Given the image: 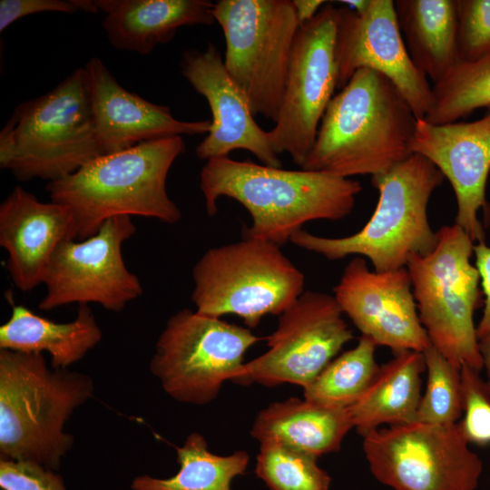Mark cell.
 Listing matches in <instances>:
<instances>
[{
    "label": "cell",
    "instance_id": "1",
    "mask_svg": "<svg viewBox=\"0 0 490 490\" xmlns=\"http://www.w3.org/2000/svg\"><path fill=\"white\" fill-rule=\"evenodd\" d=\"M200 188L209 216L216 215L220 197L233 199L251 218V225L242 229V238L279 247L307 222L348 216L362 191L360 182L351 178L284 170L230 157L206 162L200 173Z\"/></svg>",
    "mask_w": 490,
    "mask_h": 490
},
{
    "label": "cell",
    "instance_id": "2",
    "mask_svg": "<svg viewBox=\"0 0 490 490\" xmlns=\"http://www.w3.org/2000/svg\"><path fill=\"white\" fill-rule=\"evenodd\" d=\"M416 121L387 77L359 69L329 102L301 169L343 178L385 173L412 154Z\"/></svg>",
    "mask_w": 490,
    "mask_h": 490
},
{
    "label": "cell",
    "instance_id": "3",
    "mask_svg": "<svg viewBox=\"0 0 490 490\" xmlns=\"http://www.w3.org/2000/svg\"><path fill=\"white\" fill-rule=\"evenodd\" d=\"M186 150L182 136L141 142L101 155L75 172L48 182L51 201L72 211L77 239L94 235L116 216L157 219L168 224L181 219L166 190L168 172Z\"/></svg>",
    "mask_w": 490,
    "mask_h": 490
},
{
    "label": "cell",
    "instance_id": "4",
    "mask_svg": "<svg viewBox=\"0 0 490 490\" xmlns=\"http://www.w3.org/2000/svg\"><path fill=\"white\" fill-rule=\"evenodd\" d=\"M93 392L90 376L49 369L42 353L0 349V458L58 469L74 444L64 424Z\"/></svg>",
    "mask_w": 490,
    "mask_h": 490
},
{
    "label": "cell",
    "instance_id": "5",
    "mask_svg": "<svg viewBox=\"0 0 490 490\" xmlns=\"http://www.w3.org/2000/svg\"><path fill=\"white\" fill-rule=\"evenodd\" d=\"M444 179L429 160L412 153L388 172L371 177L378 201L360 230L328 238L301 229L289 241L329 260L349 255L366 257L376 271L406 268L414 256L426 255L436 246L437 234L429 224L427 207Z\"/></svg>",
    "mask_w": 490,
    "mask_h": 490
},
{
    "label": "cell",
    "instance_id": "6",
    "mask_svg": "<svg viewBox=\"0 0 490 490\" xmlns=\"http://www.w3.org/2000/svg\"><path fill=\"white\" fill-rule=\"evenodd\" d=\"M101 155L83 67L17 105L0 132V166L20 181H54Z\"/></svg>",
    "mask_w": 490,
    "mask_h": 490
},
{
    "label": "cell",
    "instance_id": "7",
    "mask_svg": "<svg viewBox=\"0 0 490 490\" xmlns=\"http://www.w3.org/2000/svg\"><path fill=\"white\" fill-rule=\"evenodd\" d=\"M428 254L414 256L407 269L419 318L431 345L451 364L481 371L475 309L484 304L478 270L470 261L475 242L458 225L437 231Z\"/></svg>",
    "mask_w": 490,
    "mask_h": 490
},
{
    "label": "cell",
    "instance_id": "8",
    "mask_svg": "<svg viewBox=\"0 0 490 490\" xmlns=\"http://www.w3.org/2000/svg\"><path fill=\"white\" fill-rule=\"evenodd\" d=\"M191 300L201 315L240 317L249 328L279 316L304 292V274L272 242L242 238L212 248L192 270Z\"/></svg>",
    "mask_w": 490,
    "mask_h": 490
},
{
    "label": "cell",
    "instance_id": "9",
    "mask_svg": "<svg viewBox=\"0 0 490 490\" xmlns=\"http://www.w3.org/2000/svg\"><path fill=\"white\" fill-rule=\"evenodd\" d=\"M213 17L225 37L224 65L253 115L276 122L299 26L291 0H219Z\"/></svg>",
    "mask_w": 490,
    "mask_h": 490
},
{
    "label": "cell",
    "instance_id": "10",
    "mask_svg": "<svg viewBox=\"0 0 490 490\" xmlns=\"http://www.w3.org/2000/svg\"><path fill=\"white\" fill-rule=\"evenodd\" d=\"M261 339L249 328L183 309L168 319L150 370L173 399L206 405L225 382L243 383L244 356Z\"/></svg>",
    "mask_w": 490,
    "mask_h": 490
},
{
    "label": "cell",
    "instance_id": "11",
    "mask_svg": "<svg viewBox=\"0 0 490 490\" xmlns=\"http://www.w3.org/2000/svg\"><path fill=\"white\" fill-rule=\"evenodd\" d=\"M363 437L370 472L394 490H475L483 472L458 423L421 422L374 429Z\"/></svg>",
    "mask_w": 490,
    "mask_h": 490
},
{
    "label": "cell",
    "instance_id": "12",
    "mask_svg": "<svg viewBox=\"0 0 490 490\" xmlns=\"http://www.w3.org/2000/svg\"><path fill=\"white\" fill-rule=\"evenodd\" d=\"M336 8L327 2L315 17L299 24L279 113L274 127L268 131L275 152L289 153L300 167L337 90Z\"/></svg>",
    "mask_w": 490,
    "mask_h": 490
},
{
    "label": "cell",
    "instance_id": "13",
    "mask_svg": "<svg viewBox=\"0 0 490 490\" xmlns=\"http://www.w3.org/2000/svg\"><path fill=\"white\" fill-rule=\"evenodd\" d=\"M135 230L130 216H116L83 241L62 242L47 267L44 279L46 292L39 309L97 303L107 310L120 312L140 297L142 286L126 268L122 253L123 242Z\"/></svg>",
    "mask_w": 490,
    "mask_h": 490
},
{
    "label": "cell",
    "instance_id": "14",
    "mask_svg": "<svg viewBox=\"0 0 490 490\" xmlns=\"http://www.w3.org/2000/svg\"><path fill=\"white\" fill-rule=\"evenodd\" d=\"M333 295L305 291L279 316L268 350L246 362L243 383L305 387L353 338Z\"/></svg>",
    "mask_w": 490,
    "mask_h": 490
},
{
    "label": "cell",
    "instance_id": "15",
    "mask_svg": "<svg viewBox=\"0 0 490 490\" xmlns=\"http://www.w3.org/2000/svg\"><path fill=\"white\" fill-rule=\"evenodd\" d=\"M335 56L337 90L358 70L371 69L397 87L417 119H424L430 110L432 87L408 54L393 0H370L361 14L337 7Z\"/></svg>",
    "mask_w": 490,
    "mask_h": 490
},
{
    "label": "cell",
    "instance_id": "16",
    "mask_svg": "<svg viewBox=\"0 0 490 490\" xmlns=\"http://www.w3.org/2000/svg\"><path fill=\"white\" fill-rule=\"evenodd\" d=\"M333 291L343 314L377 346L396 354L424 352L431 345L419 318L407 267L372 271L363 257H355Z\"/></svg>",
    "mask_w": 490,
    "mask_h": 490
},
{
    "label": "cell",
    "instance_id": "17",
    "mask_svg": "<svg viewBox=\"0 0 490 490\" xmlns=\"http://www.w3.org/2000/svg\"><path fill=\"white\" fill-rule=\"evenodd\" d=\"M412 153L429 160L446 178L456 201V223L474 242H485V229L478 218L490 217L485 197L490 172V108L472 122L433 124L417 119Z\"/></svg>",
    "mask_w": 490,
    "mask_h": 490
},
{
    "label": "cell",
    "instance_id": "18",
    "mask_svg": "<svg viewBox=\"0 0 490 490\" xmlns=\"http://www.w3.org/2000/svg\"><path fill=\"white\" fill-rule=\"evenodd\" d=\"M181 73L208 102L212 119L205 138L196 147V156L209 161L229 157L236 150L252 153L264 165L281 168L268 131L254 120L249 102L226 70L216 45L191 49L181 57Z\"/></svg>",
    "mask_w": 490,
    "mask_h": 490
},
{
    "label": "cell",
    "instance_id": "19",
    "mask_svg": "<svg viewBox=\"0 0 490 490\" xmlns=\"http://www.w3.org/2000/svg\"><path fill=\"white\" fill-rule=\"evenodd\" d=\"M93 120L103 154L141 142L182 135L207 134L211 121H181L169 107L124 89L98 57L83 66Z\"/></svg>",
    "mask_w": 490,
    "mask_h": 490
},
{
    "label": "cell",
    "instance_id": "20",
    "mask_svg": "<svg viewBox=\"0 0 490 490\" xmlns=\"http://www.w3.org/2000/svg\"><path fill=\"white\" fill-rule=\"evenodd\" d=\"M76 239L74 214L64 204L40 201L16 186L0 205V246L7 251L12 281L22 291L44 283L57 247Z\"/></svg>",
    "mask_w": 490,
    "mask_h": 490
},
{
    "label": "cell",
    "instance_id": "21",
    "mask_svg": "<svg viewBox=\"0 0 490 490\" xmlns=\"http://www.w3.org/2000/svg\"><path fill=\"white\" fill-rule=\"evenodd\" d=\"M104 13L103 27L119 50L148 54L174 37L178 29L211 25L214 3L209 0H94Z\"/></svg>",
    "mask_w": 490,
    "mask_h": 490
},
{
    "label": "cell",
    "instance_id": "22",
    "mask_svg": "<svg viewBox=\"0 0 490 490\" xmlns=\"http://www.w3.org/2000/svg\"><path fill=\"white\" fill-rule=\"evenodd\" d=\"M351 428L348 408L290 397L260 410L250 436L260 444L272 441L318 457L339 450Z\"/></svg>",
    "mask_w": 490,
    "mask_h": 490
},
{
    "label": "cell",
    "instance_id": "23",
    "mask_svg": "<svg viewBox=\"0 0 490 490\" xmlns=\"http://www.w3.org/2000/svg\"><path fill=\"white\" fill-rule=\"evenodd\" d=\"M103 333L88 304H80L75 318L54 322L22 305H13L10 318L0 327V349L51 356L54 369L82 359L102 339Z\"/></svg>",
    "mask_w": 490,
    "mask_h": 490
},
{
    "label": "cell",
    "instance_id": "24",
    "mask_svg": "<svg viewBox=\"0 0 490 490\" xmlns=\"http://www.w3.org/2000/svg\"><path fill=\"white\" fill-rule=\"evenodd\" d=\"M425 369L423 352L407 350L394 354L379 368L363 395L347 407L353 428L363 436L382 425L415 422Z\"/></svg>",
    "mask_w": 490,
    "mask_h": 490
},
{
    "label": "cell",
    "instance_id": "25",
    "mask_svg": "<svg viewBox=\"0 0 490 490\" xmlns=\"http://www.w3.org/2000/svg\"><path fill=\"white\" fill-rule=\"evenodd\" d=\"M408 54L434 84L456 64V0H396Z\"/></svg>",
    "mask_w": 490,
    "mask_h": 490
},
{
    "label": "cell",
    "instance_id": "26",
    "mask_svg": "<svg viewBox=\"0 0 490 490\" xmlns=\"http://www.w3.org/2000/svg\"><path fill=\"white\" fill-rule=\"evenodd\" d=\"M178 472L169 478L148 475L132 480V490H231V482L245 473L247 452L239 450L228 456L211 453L204 436L191 433L182 446L176 447Z\"/></svg>",
    "mask_w": 490,
    "mask_h": 490
},
{
    "label": "cell",
    "instance_id": "27",
    "mask_svg": "<svg viewBox=\"0 0 490 490\" xmlns=\"http://www.w3.org/2000/svg\"><path fill=\"white\" fill-rule=\"evenodd\" d=\"M376 347L373 340L361 335L355 348L334 358L303 387L304 398L331 407H350L379 370L375 358Z\"/></svg>",
    "mask_w": 490,
    "mask_h": 490
},
{
    "label": "cell",
    "instance_id": "28",
    "mask_svg": "<svg viewBox=\"0 0 490 490\" xmlns=\"http://www.w3.org/2000/svg\"><path fill=\"white\" fill-rule=\"evenodd\" d=\"M432 91V106L424 119L433 124L459 122L477 109L490 108V54L456 63Z\"/></svg>",
    "mask_w": 490,
    "mask_h": 490
},
{
    "label": "cell",
    "instance_id": "29",
    "mask_svg": "<svg viewBox=\"0 0 490 490\" xmlns=\"http://www.w3.org/2000/svg\"><path fill=\"white\" fill-rule=\"evenodd\" d=\"M255 473L270 490H329L331 482L318 456L272 441L260 444Z\"/></svg>",
    "mask_w": 490,
    "mask_h": 490
},
{
    "label": "cell",
    "instance_id": "30",
    "mask_svg": "<svg viewBox=\"0 0 490 490\" xmlns=\"http://www.w3.org/2000/svg\"><path fill=\"white\" fill-rule=\"evenodd\" d=\"M423 355L427 379L416 421L437 426L457 424L462 416L460 368L451 364L432 345Z\"/></svg>",
    "mask_w": 490,
    "mask_h": 490
},
{
    "label": "cell",
    "instance_id": "31",
    "mask_svg": "<svg viewBox=\"0 0 490 490\" xmlns=\"http://www.w3.org/2000/svg\"><path fill=\"white\" fill-rule=\"evenodd\" d=\"M462 418L458 425L469 444L490 445V392L478 370L468 365L460 368Z\"/></svg>",
    "mask_w": 490,
    "mask_h": 490
},
{
    "label": "cell",
    "instance_id": "32",
    "mask_svg": "<svg viewBox=\"0 0 490 490\" xmlns=\"http://www.w3.org/2000/svg\"><path fill=\"white\" fill-rule=\"evenodd\" d=\"M456 63L490 54V0H456Z\"/></svg>",
    "mask_w": 490,
    "mask_h": 490
},
{
    "label": "cell",
    "instance_id": "33",
    "mask_svg": "<svg viewBox=\"0 0 490 490\" xmlns=\"http://www.w3.org/2000/svg\"><path fill=\"white\" fill-rule=\"evenodd\" d=\"M0 487L3 490H66L54 470L37 463L0 459Z\"/></svg>",
    "mask_w": 490,
    "mask_h": 490
},
{
    "label": "cell",
    "instance_id": "34",
    "mask_svg": "<svg viewBox=\"0 0 490 490\" xmlns=\"http://www.w3.org/2000/svg\"><path fill=\"white\" fill-rule=\"evenodd\" d=\"M83 11L94 13L91 0H1L0 32L15 21L26 15L44 12L74 13Z\"/></svg>",
    "mask_w": 490,
    "mask_h": 490
},
{
    "label": "cell",
    "instance_id": "35",
    "mask_svg": "<svg viewBox=\"0 0 490 490\" xmlns=\"http://www.w3.org/2000/svg\"><path fill=\"white\" fill-rule=\"evenodd\" d=\"M475 267L478 270L484 294V310L476 326L478 339L490 334V247L485 242L474 246Z\"/></svg>",
    "mask_w": 490,
    "mask_h": 490
},
{
    "label": "cell",
    "instance_id": "36",
    "mask_svg": "<svg viewBox=\"0 0 490 490\" xmlns=\"http://www.w3.org/2000/svg\"><path fill=\"white\" fill-rule=\"evenodd\" d=\"M292 3L299 24H302L315 17L327 2L323 0H292Z\"/></svg>",
    "mask_w": 490,
    "mask_h": 490
},
{
    "label": "cell",
    "instance_id": "37",
    "mask_svg": "<svg viewBox=\"0 0 490 490\" xmlns=\"http://www.w3.org/2000/svg\"><path fill=\"white\" fill-rule=\"evenodd\" d=\"M483 368L486 372V385L490 392V334L478 339Z\"/></svg>",
    "mask_w": 490,
    "mask_h": 490
},
{
    "label": "cell",
    "instance_id": "38",
    "mask_svg": "<svg viewBox=\"0 0 490 490\" xmlns=\"http://www.w3.org/2000/svg\"><path fill=\"white\" fill-rule=\"evenodd\" d=\"M344 3L348 8L358 14L363 13L369 5L370 0H347L340 1Z\"/></svg>",
    "mask_w": 490,
    "mask_h": 490
}]
</instances>
